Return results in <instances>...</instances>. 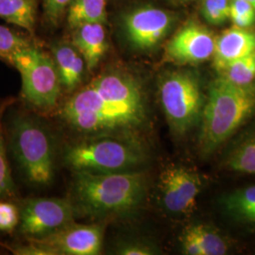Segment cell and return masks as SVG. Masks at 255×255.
<instances>
[{
    "label": "cell",
    "instance_id": "7a4b0ae2",
    "mask_svg": "<svg viewBox=\"0 0 255 255\" xmlns=\"http://www.w3.org/2000/svg\"><path fill=\"white\" fill-rule=\"evenodd\" d=\"M255 114V82L239 85L220 76L211 82L200 122L201 154H213Z\"/></svg>",
    "mask_w": 255,
    "mask_h": 255
},
{
    "label": "cell",
    "instance_id": "30bf717a",
    "mask_svg": "<svg viewBox=\"0 0 255 255\" xmlns=\"http://www.w3.org/2000/svg\"><path fill=\"white\" fill-rule=\"evenodd\" d=\"M160 185L165 209L174 214L190 212L201 188V177L182 165L166 166L160 176Z\"/></svg>",
    "mask_w": 255,
    "mask_h": 255
},
{
    "label": "cell",
    "instance_id": "7c38bea8",
    "mask_svg": "<svg viewBox=\"0 0 255 255\" xmlns=\"http://www.w3.org/2000/svg\"><path fill=\"white\" fill-rule=\"evenodd\" d=\"M172 16L163 9L142 8L128 12L124 28L129 42L141 49L156 46L171 28Z\"/></svg>",
    "mask_w": 255,
    "mask_h": 255
},
{
    "label": "cell",
    "instance_id": "8992f818",
    "mask_svg": "<svg viewBox=\"0 0 255 255\" xmlns=\"http://www.w3.org/2000/svg\"><path fill=\"white\" fill-rule=\"evenodd\" d=\"M160 101L175 134L184 135L201 122L205 100L198 77L179 70L164 76L160 84Z\"/></svg>",
    "mask_w": 255,
    "mask_h": 255
},
{
    "label": "cell",
    "instance_id": "f1b7e54d",
    "mask_svg": "<svg viewBox=\"0 0 255 255\" xmlns=\"http://www.w3.org/2000/svg\"><path fill=\"white\" fill-rule=\"evenodd\" d=\"M13 255H54L53 253L46 247L42 246L33 240L28 239L26 245H19L11 249Z\"/></svg>",
    "mask_w": 255,
    "mask_h": 255
},
{
    "label": "cell",
    "instance_id": "603a6c76",
    "mask_svg": "<svg viewBox=\"0 0 255 255\" xmlns=\"http://www.w3.org/2000/svg\"><path fill=\"white\" fill-rule=\"evenodd\" d=\"M6 107H8V104L0 105V198L12 197L15 194V186L11 178L4 141L3 115Z\"/></svg>",
    "mask_w": 255,
    "mask_h": 255
},
{
    "label": "cell",
    "instance_id": "3957f363",
    "mask_svg": "<svg viewBox=\"0 0 255 255\" xmlns=\"http://www.w3.org/2000/svg\"><path fill=\"white\" fill-rule=\"evenodd\" d=\"M9 144L27 182L37 187H46L53 182L56 146L43 120L24 113L16 115L9 125Z\"/></svg>",
    "mask_w": 255,
    "mask_h": 255
},
{
    "label": "cell",
    "instance_id": "484cf974",
    "mask_svg": "<svg viewBox=\"0 0 255 255\" xmlns=\"http://www.w3.org/2000/svg\"><path fill=\"white\" fill-rule=\"evenodd\" d=\"M230 18L235 26L247 28L255 22V9L246 0H233L230 5Z\"/></svg>",
    "mask_w": 255,
    "mask_h": 255
},
{
    "label": "cell",
    "instance_id": "8fae6325",
    "mask_svg": "<svg viewBox=\"0 0 255 255\" xmlns=\"http://www.w3.org/2000/svg\"><path fill=\"white\" fill-rule=\"evenodd\" d=\"M216 40L208 28L198 24H188L169 41L165 55L177 64H200L214 55Z\"/></svg>",
    "mask_w": 255,
    "mask_h": 255
},
{
    "label": "cell",
    "instance_id": "5b68a950",
    "mask_svg": "<svg viewBox=\"0 0 255 255\" xmlns=\"http://www.w3.org/2000/svg\"><path fill=\"white\" fill-rule=\"evenodd\" d=\"M64 162L74 172H123L144 164L146 154L131 139L99 134L67 146Z\"/></svg>",
    "mask_w": 255,
    "mask_h": 255
},
{
    "label": "cell",
    "instance_id": "83f0119b",
    "mask_svg": "<svg viewBox=\"0 0 255 255\" xmlns=\"http://www.w3.org/2000/svg\"><path fill=\"white\" fill-rule=\"evenodd\" d=\"M20 211L18 208L7 201H0V231L12 232L19 224Z\"/></svg>",
    "mask_w": 255,
    "mask_h": 255
},
{
    "label": "cell",
    "instance_id": "d6986e66",
    "mask_svg": "<svg viewBox=\"0 0 255 255\" xmlns=\"http://www.w3.org/2000/svg\"><path fill=\"white\" fill-rule=\"evenodd\" d=\"M36 0H0V18L29 32L36 22Z\"/></svg>",
    "mask_w": 255,
    "mask_h": 255
},
{
    "label": "cell",
    "instance_id": "9c48e42d",
    "mask_svg": "<svg viewBox=\"0 0 255 255\" xmlns=\"http://www.w3.org/2000/svg\"><path fill=\"white\" fill-rule=\"evenodd\" d=\"M103 234L101 224L72 222L47 237L29 240L46 247L54 255H98L101 254Z\"/></svg>",
    "mask_w": 255,
    "mask_h": 255
},
{
    "label": "cell",
    "instance_id": "7402d4cb",
    "mask_svg": "<svg viewBox=\"0 0 255 255\" xmlns=\"http://www.w3.org/2000/svg\"><path fill=\"white\" fill-rule=\"evenodd\" d=\"M220 74L221 77L239 85L255 82V52L228 64Z\"/></svg>",
    "mask_w": 255,
    "mask_h": 255
},
{
    "label": "cell",
    "instance_id": "cb8c5ba5",
    "mask_svg": "<svg viewBox=\"0 0 255 255\" xmlns=\"http://www.w3.org/2000/svg\"><path fill=\"white\" fill-rule=\"evenodd\" d=\"M34 46L29 39L9 27L0 25V59L8 63L9 58L29 46Z\"/></svg>",
    "mask_w": 255,
    "mask_h": 255
},
{
    "label": "cell",
    "instance_id": "ba28073f",
    "mask_svg": "<svg viewBox=\"0 0 255 255\" xmlns=\"http://www.w3.org/2000/svg\"><path fill=\"white\" fill-rule=\"evenodd\" d=\"M19 231L28 239L47 237L74 222L76 209L71 200L35 198L21 205Z\"/></svg>",
    "mask_w": 255,
    "mask_h": 255
},
{
    "label": "cell",
    "instance_id": "ac0fdd59",
    "mask_svg": "<svg viewBox=\"0 0 255 255\" xmlns=\"http://www.w3.org/2000/svg\"><path fill=\"white\" fill-rule=\"evenodd\" d=\"M220 203L231 219L244 225H255V185L224 195Z\"/></svg>",
    "mask_w": 255,
    "mask_h": 255
},
{
    "label": "cell",
    "instance_id": "277c9868",
    "mask_svg": "<svg viewBox=\"0 0 255 255\" xmlns=\"http://www.w3.org/2000/svg\"><path fill=\"white\" fill-rule=\"evenodd\" d=\"M58 116L75 130L99 135L137 125L145 113L144 109L110 101L89 83L64 102Z\"/></svg>",
    "mask_w": 255,
    "mask_h": 255
},
{
    "label": "cell",
    "instance_id": "44dd1931",
    "mask_svg": "<svg viewBox=\"0 0 255 255\" xmlns=\"http://www.w3.org/2000/svg\"><path fill=\"white\" fill-rule=\"evenodd\" d=\"M188 230L201 247L203 255H223L228 253V243L217 231L203 224L194 225Z\"/></svg>",
    "mask_w": 255,
    "mask_h": 255
},
{
    "label": "cell",
    "instance_id": "4fadbf2b",
    "mask_svg": "<svg viewBox=\"0 0 255 255\" xmlns=\"http://www.w3.org/2000/svg\"><path fill=\"white\" fill-rule=\"evenodd\" d=\"M255 52V31L234 26L216 40L214 65L221 72L228 64Z\"/></svg>",
    "mask_w": 255,
    "mask_h": 255
},
{
    "label": "cell",
    "instance_id": "4316f807",
    "mask_svg": "<svg viewBox=\"0 0 255 255\" xmlns=\"http://www.w3.org/2000/svg\"><path fill=\"white\" fill-rule=\"evenodd\" d=\"M72 0H44V14L51 27L58 26Z\"/></svg>",
    "mask_w": 255,
    "mask_h": 255
},
{
    "label": "cell",
    "instance_id": "2e32d148",
    "mask_svg": "<svg viewBox=\"0 0 255 255\" xmlns=\"http://www.w3.org/2000/svg\"><path fill=\"white\" fill-rule=\"evenodd\" d=\"M62 87L66 91H73L82 82L86 66L85 61L73 44L57 43L51 46Z\"/></svg>",
    "mask_w": 255,
    "mask_h": 255
},
{
    "label": "cell",
    "instance_id": "52a82bcc",
    "mask_svg": "<svg viewBox=\"0 0 255 255\" xmlns=\"http://www.w3.org/2000/svg\"><path fill=\"white\" fill-rule=\"evenodd\" d=\"M21 75L22 95L37 109H53L57 106L62 83L53 58L35 46L19 50L9 58Z\"/></svg>",
    "mask_w": 255,
    "mask_h": 255
},
{
    "label": "cell",
    "instance_id": "4dcf8cb0",
    "mask_svg": "<svg viewBox=\"0 0 255 255\" xmlns=\"http://www.w3.org/2000/svg\"><path fill=\"white\" fill-rule=\"evenodd\" d=\"M182 247L183 254L188 255H203L202 249L197 239L187 229L182 237Z\"/></svg>",
    "mask_w": 255,
    "mask_h": 255
},
{
    "label": "cell",
    "instance_id": "1f68e13d",
    "mask_svg": "<svg viewBox=\"0 0 255 255\" xmlns=\"http://www.w3.org/2000/svg\"><path fill=\"white\" fill-rule=\"evenodd\" d=\"M246 1L249 2L253 6V8L255 9V0H246Z\"/></svg>",
    "mask_w": 255,
    "mask_h": 255
},
{
    "label": "cell",
    "instance_id": "ffe728a7",
    "mask_svg": "<svg viewBox=\"0 0 255 255\" xmlns=\"http://www.w3.org/2000/svg\"><path fill=\"white\" fill-rule=\"evenodd\" d=\"M66 13L72 28L84 23L104 24L107 21L106 0H72Z\"/></svg>",
    "mask_w": 255,
    "mask_h": 255
},
{
    "label": "cell",
    "instance_id": "6da1fadb",
    "mask_svg": "<svg viewBox=\"0 0 255 255\" xmlns=\"http://www.w3.org/2000/svg\"><path fill=\"white\" fill-rule=\"evenodd\" d=\"M147 178L136 170L90 173L75 172L72 195L76 213L104 218L131 212L143 202Z\"/></svg>",
    "mask_w": 255,
    "mask_h": 255
},
{
    "label": "cell",
    "instance_id": "d4e9b609",
    "mask_svg": "<svg viewBox=\"0 0 255 255\" xmlns=\"http://www.w3.org/2000/svg\"><path fill=\"white\" fill-rule=\"evenodd\" d=\"M230 0H202L201 12L209 24L219 26L230 18Z\"/></svg>",
    "mask_w": 255,
    "mask_h": 255
},
{
    "label": "cell",
    "instance_id": "5bb4252c",
    "mask_svg": "<svg viewBox=\"0 0 255 255\" xmlns=\"http://www.w3.org/2000/svg\"><path fill=\"white\" fill-rule=\"evenodd\" d=\"M92 85L110 101L145 110L142 93L134 80L119 72H106L93 80Z\"/></svg>",
    "mask_w": 255,
    "mask_h": 255
},
{
    "label": "cell",
    "instance_id": "e0dca14e",
    "mask_svg": "<svg viewBox=\"0 0 255 255\" xmlns=\"http://www.w3.org/2000/svg\"><path fill=\"white\" fill-rule=\"evenodd\" d=\"M225 167L234 172L255 175V125L237 139L224 159Z\"/></svg>",
    "mask_w": 255,
    "mask_h": 255
},
{
    "label": "cell",
    "instance_id": "9a60e30c",
    "mask_svg": "<svg viewBox=\"0 0 255 255\" xmlns=\"http://www.w3.org/2000/svg\"><path fill=\"white\" fill-rule=\"evenodd\" d=\"M72 44L82 55L86 68L93 71L106 53L108 45L102 23H84L74 27Z\"/></svg>",
    "mask_w": 255,
    "mask_h": 255
},
{
    "label": "cell",
    "instance_id": "f546056e",
    "mask_svg": "<svg viewBox=\"0 0 255 255\" xmlns=\"http://www.w3.org/2000/svg\"><path fill=\"white\" fill-rule=\"evenodd\" d=\"M119 255H154V250L151 247L141 242H128L119 246Z\"/></svg>",
    "mask_w": 255,
    "mask_h": 255
}]
</instances>
